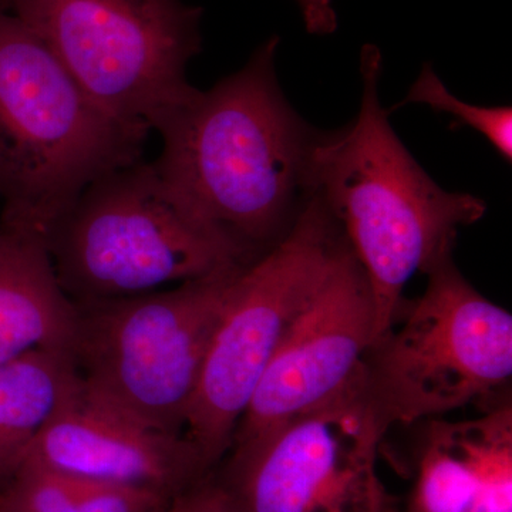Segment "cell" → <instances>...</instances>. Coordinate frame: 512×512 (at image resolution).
Masks as SVG:
<instances>
[{"mask_svg": "<svg viewBox=\"0 0 512 512\" xmlns=\"http://www.w3.org/2000/svg\"><path fill=\"white\" fill-rule=\"evenodd\" d=\"M167 505H168V504H167ZM167 505H165V507H167ZM165 507H163V508H160V510H157V511H154V512H164V510H165Z\"/></svg>", "mask_w": 512, "mask_h": 512, "instance_id": "20", "label": "cell"}, {"mask_svg": "<svg viewBox=\"0 0 512 512\" xmlns=\"http://www.w3.org/2000/svg\"><path fill=\"white\" fill-rule=\"evenodd\" d=\"M306 29L313 35H330L338 28L332 0H296Z\"/></svg>", "mask_w": 512, "mask_h": 512, "instance_id": "18", "label": "cell"}, {"mask_svg": "<svg viewBox=\"0 0 512 512\" xmlns=\"http://www.w3.org/2000/svg\"><path fill=\"white\" fill-rule=\"evenodd\" d=\"M79 383L69 350H33L0 365V488Z\"/></svg>", "mask_w": 512, "mask_h": 512, "instance_id": "14", "label": "cell"}, {"mask_svg": "<svg viewBox=\"0 0 512 512\" xmlns=\"http://www.w3.org/2000/svg\"><path fill=\"white\" fill-rule=\"evenodd\" d=\"M426 104L430 109L451 114L473 128L497 150L505 161L512 160V109L510 106L480 107L464 103L447 89L431 66H424L403 103Z\"/></svg>", "mask_w": 512, "mask_h": 512, "instance_id": "16", "label": "cell"}, {"mask_svg": "<svg viewBox=\"0 0 512 512\" xmlns=\"http://www.w3.org/2000/svg\"><path fill=\"white\" fill-rule=\"evenodd\" d=\"M406 512H512V410L431 420Z\"/></svg>", "mask_w": 512, "mask_h": 512, "instance_id": "12", "label": "cell"}, {"mask_svg": "<svg viewBox=\"0 0 512 512\" xmlns=\"http://www.w3.org/2000/svg\"><path fill=\"white\" fill-rule=\"evenodd\" d=\"M47 249L73 302L156 292L256 261L143 160L90 184L57 221Z\"/></svg>", "mask_w": 512, "mask_h": 512, "instance_id": "4", "label": "cell"}, {"mask_svg": "<svg viewBox=\"0 0 512 512\" xmlns=\"http://www.w3.org/2000/svg\"><path fill=\"white\" fill-rule=\"evenodd\" d=\"M28 457L86 480L154 491L168 500L214 473L185 436L148 426L94 393L82 377Z\"/></svg>", "mask_w": 512, "mask_h": 512, "instance_id": "11", "label": "cell"}, {"mask_svg": "<svg viewBox=\"0 0 512 512\" xmlns=\"http://www.w3.org/2000/svg\"><path fill=\"white\" fill-rule=\"evenodd\" d=\"M386 433L362 369L329 402L229 448L214 476L239 512H393L377 473Z\"/></svg>", "mask_w": 512, "mask_h": 512, "instance_id": "9", "label": "cell"}, {"mask_svg": "<svg viewBox=\"0 0 512 512\" xmlns=\"http://www.w3.org/2000/svg\"><path fill=\"white\" fill-rule=\"evenodd\" d=\"M84 92L123 123L154 131L195 87L201 9L183 0H8Z\"/></svg>", "mask_w": 512, "mask_h": 512, "instance_id": "8", "label": "cell"}, {"mask_svg": "<svg viewBox=\"0 0 512 512\" xmlns=\"http://www.w3.org/2000/svg\"><path fill=\"white\" fill-rule=\"evenodd\" d=\"M0 5L6 6V8H8V0H0Z\"/></svg>", "mask_w": 512, "mask_h": 512, "instance_id": "19", "label": "cell"}, {"mask_svg": "<svg viewBox=\"0 0 512 512\" xmlns=\"http://www.w3.org/2000/svg\"><path fill=\"white\" fill-rule=\"evenodd\" d=\"M76 315L46 242L0 227V365L33 350L72 352Z\"/></svg>", "mask_w": 512, "mask_h": 512, "instance_id": "13", "label": "cell"}, {"mask_svg": "<svg viewBox=\"0 0 512 512\" xmlns=\"http://www.w3.org/2000/svg\"><path fill=\"white\" fill-rule=\"evenodd\" d=\"M248 265L168 291L74 302L72 355L84 384L148 426L184 436L212 336Z\"/></svg>", "mask_w": 512, "mask_h": 512, "instance_id": "5", "label": "cell"}, {"mask_svg": "<svg viewBox=\"0 0 512 512\" xmlns=\"http://www.w3.org/2000/svg\"><path fill=\"white\" fill-rule=\"evenodd\" d=\"M376 340L369 282L348 241L256 384L232 446L311 412L362 372Z\"/></svg>", "mask_w": 512, "mask_h": 512, "instance_id": "10", "label": "cell"}, {"mask_svg": "<svg viewBox=\"0 0 512 512\" xmlns=\"http://www.w3.org/2000/svg\"><path fill=\"white\" fill-rule=\"evenodd\" d=\"M164 512H239L227 491L218 483L214 473L178 495Z\"/></svg>", "mask_w": 512, "mask_h": 512, "instance_id": "17", "label": "cell"}, {"mask_svg": "<svg viewBox=\"0 0 512 512\" xmlns=\"http://www.w3.org/2000/svg\"><path fill=\"white\" fill-rule=\"evenodd\" d=\"M170 501L154 491L73 476L32 457L0 488V512H154Z\"/></svg>", "mask_w": 512, "mask_h": 512, "instance_id": "15", "label": "cell"}, {"mask_svg": "<svg viewBox=\"0 0 512 512\" xmlns=\"http://www.w3.org/2000/svg\"><path fill=\"white\" fill-rule=\"evenodd\" d=\"M146 128L101 109L0 5V227L42 239L94 181L143 160Z\"/></svg>", "mask_w": 512, "mask_h": 512, "instance_id": "3", "label": "cell"}, {"mask_svg": "<svg viewBox=\"0 0 512 512\" xmlns=\"http://www.w3.org/2000/svg\"><path fill=\"white\" fill-rule=\"evenodd\" d=\"M346 238L313 194L284 238L238 276L212 336L184 436L214 470L256 384L328 276Z\"/></svg>", "mask_w": 512, "mask_h": 512, "instance_id": "7", "label": "cell"}, {"mask_svg": "<svg viewBox=\"0 0 512 512\" xmlns=\"http://www.w3.org/2000/svg\"><path fill=\"white\" fill-rule=\"evenodd\" d=\"M278 37L210 90L194 89L160 120L154 161L202 221L252 259L275 247L312 197L319 131L293 110L275 70Z\"/></svg>", "mask_w": 512, "mask_h": 512, "instance_id": "1", "label": "cell"}, {"mask_svg": "<svg viewBox=\"0 0 512 512\" xmlns=\"http://www.w3.org/2000/svg\"><path fill=\"white\" fill-rule=\"evenodd\" d=\"M399 329L373 343L363 384L384 430L484 403L510 382L512 316L458 271L453 255L426 272Z\"/></svg>", "mask_w": 512, "mask_h": 512, "instance_id": "6", "label": "cell"}, {"mask_svg": "<svg viewBox=\"0 0 512 512\" xmlns=\"http://www.w3.org/2000/svg\"><path fill=\"white\" fill-rule=\"evenodd\" d=\"M360 76L359 114L349 126L319 133L311 183L365 271L377 340L392 328L410 279L453 255L458 229L480 221L487 205L467 192L443 190L400 141L380 103L376 47L363 49Z\"/></svg>", "mask_w": 512, "mask_h": 512, "instance_id": "2", "label": "cell"}]
</instances>
